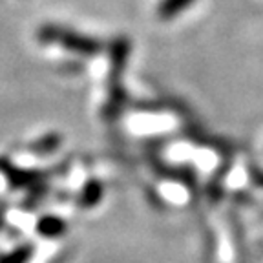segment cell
Here are the masks:
<instances>
[{
    "mask_svg": "<svg viewBox=\"0 0 263 263\" xmlns=\"http://www.w3.org/2000/svg\"><path fill=\"white\" fill-rule=\"evenodd\" d=\"M37 39L42 44H55L61 48L73 51L77 55H97L103 44L93 37H88L84 33H79L75 29L66 28L59 24H44L39 28Z\"/></svg>",
    "mask_w": 263,
    "mask_h": 263,
    "instance_id": "6da1fadb",
    "label": "cell"
},
{
    "mask_svg": "<svg viewBox=\"0 0 263 263\" xmlns=\"http://www.w3.org/2000/svg\"><path fill=\"white\" fill-rule=\"evenodd\" d=\"M196 4V0H161L156 8V15L159 21H174L181 15L183 11H186L189 8Z\"/></svg>",
    "mask_w": 263,
    "mask_h": 263,
    "instance_id": "7a4b0ae2",
    "label": "cell"
}]
</instances>
